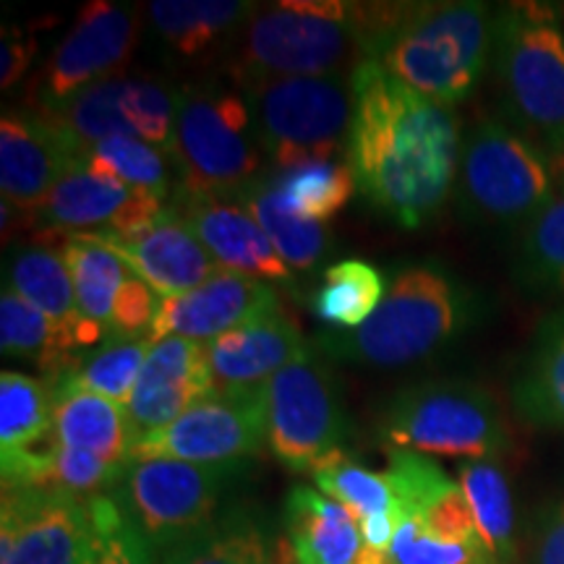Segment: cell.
I'll return each mask as SVG.
<instances>
[{
  "instance_id": "cell-1",
  "label": "cell",
  "mask_w": 564,
  "mask_h": 564,
  "mask_svg": "<svg viewBox=\"0 0 564 564\" xmlns=\"http://www.w3.org/2000/svg\"><path fill=\"white\" fill-rule=\"evenodd\" d=\"M350 84L348 162L358 192L400 228H421L457 183L463 139L455 112L400 84L377 61L358 63Z\"/></svg>"
},
{
  "instance_id": "cell-2",
  "label": "cell",
  "mask_w": 564,
  "mask_h": 564,
  "mask_svg": "<svg viewBox=\"0 0 564 564\" xmlns=\"http://www.w3.org/2000/svg\"><path fill=\"white\" fill-rule=\"evenodd\" d=\"M364 61L453 110L481 84L494 47V13L476 0L350 3Z\"/></svg>"
},
{
  "instance_id": "cell-3",
  "label": "cell",
  "mask_w": 564,
  "mask_h": 564,
  "mask_svg": "<svg viewBox=\"0 0 564 564\" xmlns=\"http://www.w3.org/2000/svg\"><path fill=\"white\" fill-rule=\"evenodd\" d=\"M474 293L436 262L394 267L387 293L364 327L316 337L329 358L373 369H403L434 356L474 324Z\"/></svg>"
},
{
  "instance_id": "cell-4",
  "label": "cell",
  "mask_w": 564,
  "mask_h": 564,
  "mask_svg": "<svg viewBox=\"0 0 564 564\" xmlns=\"http://www.w3.org/2000/svg\"><path fill=\"white\" fill-rule=\"evenodd\" d=\"M228 76L243 91L285 76H329L364 61L350 3L282 0L262 6L228 45Z\"/></svg>"
},
{
  "instance_id": "cell-5",
  "label": "cell",
  "mask_w": 564,
  "mask_h": 564,
  "mask_svg": "<svg viewBox=\"0 0 564 564\" xmlns=\"http://www.w3.org/2000/svg\"><path fill=\"white\" fill-rule=\"evenodd\" d=\"M494 74L505 108L539 141V150L564 160V26L549 3H507L494 17Z\"/></svg>"
},
{
  "instance_id": "cell-6",
  "label": "cell",
  "mask_w": 564,
  "mask_h": 564,
  "mask_svg": "<svg viewBox=\"0 0 564 564\" xmlns=\"http://www.w3.org/2000/svg\"><path fill=\"white\" fill-rule=\"evenodd\" d=\"M384 447L465 460H497L510 449V432L491 392L447 379L398 392L377 423Z\"/></svg>"
},
{
  "instance_id": "cell-7",
  "label": "cell",
  "mask_w": 564,
  "mask_h": 564,
  "mask_svg": "<svg viewBox=\"0 0 564 564\" xmlns=\"http://www.w3.org/2000/svg\"><path fill=\"white\" fill-rule=\"evenodd\" d=\"M251 112L238 91L194 84L175 95L173 158L181 178L178 194L236 199L262 167L251 141Z\"/></svg>"
},
{
  "instance_id": "cell-8",
  "label": "cell",
  "mask_w": 564,
  "mask_h": 564,
  "mask_svg": "<svg viewBox=\"0 0 564 564\" xmlns=\"http://www.w3.org/2000/svg\"><path fill=\"white\" fill-rule=\"evenodd\" d=\"M398 528L387 564H499L478 535L460 484L426 455L387 449Z\"/></svg>"
},
{
  "instance_id": "cell-9",
  "label": "cell",
  "mask_w": 564,
  "mask_h": 564,
  "mask_svg": "<svg viewBox=\"0 0 564 564\" xmlns=\"http://www.w3.org/2000/svg\"><path fill=\"white\" fill-rule=\"evenodd\" d=\"M253 137L282 173L333 162L348 147L350 76H285L246 89Z\"/></svg>"
},
{
  "instance_id": "cell-10",
  "label": "cell",
  "mask_w": 564,
  "mask_h": 564,
  "mask_svg": "<svg viewBox=\"0 0 564 564\" xmlns=\"http://www.w3.org/2000/svg\"><path fill=\"white\" fill-rule=\"evenodd\" d=\"M552 178L546 154L533 139L486 118L463 139L457 204L474 223H528L554 196Z\"/></svg>"
},
{
  "instance_id": "cell-11",
  "label": "cell",
  "mask_w": 564,
  "mask_h": 564,
  "mask_svg": "<svg viewBox=\"0 0 564 564\" xmlns=\"http://www.w3.org/2000/svg\"><path fill=\"white\" fill-rule=\"evenodd\" d=\"M238 474L241 465L144 460L131 463L110 494L162 554L220 518L217 510Z\"/></svg>"
},
{
  "instance_id": "cell-12",
  "label": "cell",
  "mask_w": 564,
  "mask_h": 564,
  "mask_svg": "<svg viewBox=\"0 0 564 564\" xmlns=\"http://www.w3.org/2000/svg\"><path fill=\"white\" fill-rule=\"evenodd\" d=\"M267 449L288 470L312 474L314 465L340 449L348 434L340 390L314 348L262 384Z\"/></svg>"
},
{
  "instance_id": "cell-13",
  "label": "cell",
  "mask_w": 564,
  "mask_h": 564,
  "mask_svg": "<svg viewBox=\"0 0 564 564\" xmlns=\"http://www.w3.org/2000/svg\"><path fill=\"white\" fill-rule=\"evenodd\" d=\"M267 447L264 392H209L188 405L171 426L141 436L131 463L183 460L199 465H241Z\"/></svg>"
},
{
  "instance_id": "cell-14",
  "label": "cell",
  "mask_w": 564,
  "mask_h": 564,
  "mask_svg": "<svg viewBox=\"0 0 564 564\" xmlns=\"http://www.w3.org/2000/svg\"><path fill=\"white\" fill-rule=\"evenodd\" d=\"M91 546L87 499L9 486L0 505V564H84Z\"/></svg>"
},
{
  "instance_id": "cell-15",
  "label": "cell",
  "mask_w": 564,
  "mask_h": 564,
  "mask_svg": "<svg viewBox=\"0 0 564 564\" xmlns=\"http://www.w3.org/2000/svg\"><path fill=\"white\" fill-rule=\"evenodd\" d=\"M91 147L51 112H3L0 118V192L21 215H37L47 194Z\"/></svg>"
},
{
  "instance_id": "cell-16",
  "label": "cell",
  "mask_w": 564,
  "mask_h": 564,
  "mask_svg": "<svg viewBox=\"0 0 564 564\" xmlns=\"http://www.w3.org/2000/svg\"><path fill=\"white\" fill-rule=\"evenodd\" d=\"M139 40V13L131 6L91 0L76 17L45 66V108H58L91 84L116 79Z\"/></svg>"
},
{
  "instance_id": "cell-17",
  "label": "cell",
  "mask_w": 564,
  "mask_h": 564,
  "mask_svg": "<svg viewBox=\"0 0 564 564\" xmlns=\"http://www.w3.org/2000/svg\"><path fill=\"white\" fill-rule=\"evenodd\" d=\"M278 312V291L270 282L217 270L194 291L160 299L158 316L147 340L154 345L165 337H186V340L207 345L230 329Z\"/></svg>"
},
{
  "instance_id": "cell-18",
  "label": "cell",
  "mask_w": 564,
  "mask_h": 564,
  "mask_svg": "<svg viewBox=\"0 0 564 564\" xmlns=\"http://www.w3.org/2000/svg\"><path fill=\"white\" fill-rule=\"evenodd\" d=\"M84 236L116 253L160 299L194 291L220 270L175 207H165L158 223L139 236L123 238L105 228Z\"/></svg>"
},
{
  "instance_id": "cell-19",
  "label": "cell",
  "mask_w": 564,
  "mask_h": 564,
  "mask_svg": "<svg viewBox=\"0 0 564 564\" xmlns=\"http://www.w3.org/2000/svg\"><path fill=\"white\" fill-rule=\"evenodd\" d=\"M173 207L196 232L220 270L249 274L272 285H293V270L282 262L262 225L238 199L175 194Z\"/></svg>"
},
{
  "instance_id": "cell-20",
  "label": "cell",
  "mask_w": 564,
  "mask_h": 564,
  "mask_svg": "<svg viewBox=\"0 0 564 564\" xmlns=\"http://www.w3.org/2000/svg\"><path fill=\"white\" fill-rule=\"evenodd\" d=\"M209 392H215V387L207 364V345L186 337H165L154 343L129 403L123 405L137 442L171 426L188 405L207 398Z\"/></svg>"
},
{
  "instance_id": "cell-21",
  "label": "cell",
  "mask_w": 564,
  "mask_h": 564,
  "mask_svg": "<svg viewBox=\"0 0 564 564\" xmlns=\"http://www.w3.org/2000/svg\"><path fill=\"white\" fill-rule=\"evenodd\" d=\"M306 350L299 324L280 308L207 343L212 387L215 392L257 390Z\"/></svg>"
},
{
  "instance_id": "cell-22",
  "label": "cell",
  "mask_w": 564,
  "mask_h": 564,
  "mask_svg": "<svg viewBox=\"0 0 564 564\" xmlns=\"http://www.w3.org/2000/svg\"><path fill=\"white\" fill-rule=\"evenodd\" d=\"M6 288L17 291L26 303L40 308L66 335L74 350L95 348L105 337L100 327L82 316L63 253L51 246H30V249L13 253L9 274H6Z\"/></svg>"
},
{
  "instance_id": "cell-23",
  "label": "cell",
  "mask_w": 564,
  "mask_h": 564,
  "mask_svg": "<svg viewBox=\"0 0 564 564\" xmlns=\"http://www.w3.org/2000/svg\"><path fill=\"white\" fill-rule=\"evenodd\" d=\"M137 194V188L89 171L82 162L55 183L34 220L42 225V238L47 241H61L70 232H89V228H97V225L112 230L121 223Z\"/></svg>"
},
{
  "instance_id": "cell-24",
  "label": "cell",
  "mask_w": 564,
  "mask_h": 564,
  "mask_svg": "<svg viewBox=\"0 0 564 564\" xmlns=\"http://www.w3.org/2000/svg\"><path fill=\"white\" fill-rule=\"evenodd\" d=\"M285 528L299 564H358L364 552L356 518L314 486L299 484L285 497Z\"/></svg>"
},
{
  "instance_id": "cell-25",
  "label": "cell",
  "mask_w": 564,
  "mask_h": 564,
  "mask_svg": "<svg viewBox=\"0 0 564 564\" xmlns=\"http://www.w3.org/2000/svg\"><path fill=\"white\" fill-rule=\"evenodd\" d=\"M53 394L51 436L55 444L129 468L137 436L123 405L82 390H53Z\"/></svg>"
},
{
  "instance_id": "cell-26",
  "label": "cell",
  "mask_w": 564,
  "mask_h": 564,
  "mask_svg": "<svg viewBox=\"0 0 564 564\" xmlns=\"http://www.w3.org/2000/svg\"><path fill=\"white\" fill-rule=\"evenodd\" d=\"M257 3L243 0H154L150 17L158 37L178 58L196 61L212 51H220L223 40L236 34Z\"/></svg>"
},
{
  "instance_id": "cell-27",
  "label": "cell",
  "mask_w": 564,
  "mask_h": 564,
  "mask_svg": "<svg viewBox=\"0 0 564 564\" xmlns=\"http://www.w3.org/2000/svg\"><path fill=\"white\" fill-rule=\"evenodd\" d=\"M514 411L541 429L564 432V312L539 327L533 350L514 379Z\"/></svg>"
},
{
  "instance_id": "cell-28",
  "label": "cell",
  "mask_w": 564,
  "mask_h": 564,
  "mask_svg": "<svg viewBox=\"0 0 564 564\" xmlns=\"http://www.w3.org/2000/svg\"><path fill=\"white\" fill-rule=\"evenodd\" d=\"M0 350L37 364L51 384L82 364L79 350H74L66 335L11 288H3L0 295Z\"/></svg>"
},
{
  "instance_id": "cell-29",
  "label": "cell",
  "mask_w": 564,
  "mask_h": 564,
  "mask_svg": "<svg viewBox=\"0 0 564 564\" xmlns=\"http://www.w3.org/2000/svg\"><path fill=\"white\" fill-rule=\"evenodd\" d=\"M63 262L68 267L70 282H74L76 303L84 319L100 327L105 337L110 335L112 308H116L118 293L131 278V270L116 253L102 249L100 243L89 241L84 232H70L61 238Z\"/></svg>"
},
{
  "instance_id": "cell-30",
  "label": "cell",
  "mask_w": 564,
  "mask_h": 564,
  "mask_svg": "<svg viewBox=\"0 0 564 564\" xmlns=\"http://www.w3.org/2000/svg\"><path fill=\"white\" fill-rule=\"evenodd\" d=\"M53 408L47 379L9 369L0 373V463L51 440Z\"/></svg>"
},
{
  "instance_id": "cell-31",
  "label": "cell",
  "mask_w": 564,
  "mask_h": 564,
  "mask_svg": "<svg viewBox=\"0 0 564 564\" xmlns=\"http://www.w3.org/2000/svg\"><path fill=\"white\" fill-rule=\"evenodd\" d=\"M384 293V274L377 267L364 259H345L324 270L312 306L333 333H352L371 319Z\"/></svg>"
},
{
  "instance_id": "cell-32",
  "label": "cell",
  "mask_w": 564,
  "mask_h": 564,
  "mask_svg": "<svg viewBox=\"0 0 564 564\" xmlns=\"http://www.w3.org/2000/svg\"><path fill=\"white\" fill-rule=\"evenodd\" d=\"M457 484L474 514L478 535L499 564L514 560V507L505 470L497 460H463Z\"/></svg>"
},
{
  "instance_id": "cell-33",
  "label": "cell",
  "mask_w": 564,
  "mask_h": 564,
  "mask_svg": "<svg viewBox=\"0 0 564 564\" xmlns=\"http://www.w3.org/2000/svg\"><path fill=\"white\" fill-rule=\"evenodd\" d=\"M160 564H278V556L251 518L225 514L162 552Z\"/></svg>"
},
{
  "instance_id": "cell-34",
  "label": "cell",
  "mask_w": 564,
  "mask_h": 564,
  "mask_svg": "<svg viewBox=\"0 0 564 564\" xmlns=\"http://www.w3.org/2000/svg\"><path fill=\"white\" fill-rule=\"evenodd\" d=\"M246 209L251 212L253 220L262 225V230L270 236V241L291 270H312L316 262L329 249V232L319 223L301 220L291 212L282 209L274 192L272 181H257L241 196H236Z\"/></svg>"
},
{
  "instance_id": "cell-35",
  "label": "cell",
  "mask_w": 564,
  "mask_h": 564,
  "mask_svg": "<svg viewBox=\"0 0 564 564\" xmlns=\"http://www.w3.org/2000/svg\"><path fill=\"white\" fill-rule=\"evenodd\" d=\"M272 186L278 192L282 209L301 220L319 225L340 215L358 188L350 162L343 160L314 162V165L285 171L272 178Z\"/></svg>"
},
{
  "instance_id": "cell-36",
  "label": "cell",
  "mask_w": 564,
  "mask_h": 564,
  "mask_svg": "<svg viewBox=\"0 0 564 564\" xmlns=\"http://www.w3.org/2000/svg\"><path fill=\"white\" fill-rule=\"evenodd\" d=\"M316 489L343 505L358 525L373 523V520H398L394 507V491L387 474H373L356 460H350L343 449H335L312 470Z\"/></svg>"
},
{
  "instance_id": "cell-37",
  "label": "cell",
  "mask_w": 564,
  "mask_h": 564,
  "mask_svg": "<svg viewBox=\"0 0 564 564\" xmlns=\"http://www.w3.org/2000/svg\"><path fill=\"white\" fill-rule=\"evenodd\" d=\"M150 350L152 343L147 337H139V340H108L89 358H84L76 369L55 379L51 387L53 390L91 392L118 405H126Z\"/></svg>"
},
{
  "instance_id": "cell-38",
  "label": "cell",
  "mask_w": 564,
  "mask_h": 564,
  "mask_svg": "<svg viewBox=\"0 0 564 564\" xmlns=\"http://www.w3.org/2000/svg\"><path fill=\"white\" fill-rule=\"evenodd\" d=\"M514 274L528 291L564 293V183L525 223Z\"/></svg>"
},
{
  "instance_id": "cell-39",
  "label": "cell",
  "mask_w": 564,
  "mask_h": 564,
  "mask_svg": "<svg viewBox=\"0 0 564 564\" xmlns=\"http://www.w3.org/2000/svg\"><path fill=\"white\" fill-rule=\"evenodd\" d=\"M45 110L70 133H76L87 147L116 137L137 139V131H133L123 110V76L91 84L79 95L70 97L68 102Z\"/></svg>"
},
{
  "instance_id": "cell-40",
  "label": "cell",
  "mask_w": 564,
  "mask_h": 564,
  "mask_svg": "<svg viewBox=\"0 0 564 564\" xmlns=\"http://www.w3.org/2000/svg\"><path fill=\"white\" fill-rule=\"evenodd\" d=\"M91 546L84 564H160V554L112 494L87 499Z\"/></svg>"
},
{
  "instance_id": "cell-41",
  "label": "cell",
  "mask_w": 564,
  "mask_h": 564,
  "mask_svg": "<svg viewBox=\"0 0 564 564\" xmlns=\"http://www.w3.org/2000/svg\"><path fill=\"white\" fill-rule=\"evenodd\" d=\"M84 165L89 171L121 181L126 186L137 188V192L160 196V199H165L167 186H171L165 154L141 139H105L100 144L91 147Z\"/></svg>"
},
{
  "instance_id": "cell-42",
  "label": "cell",
  "mask_w": 564,
  "mask_h": 564,
  "mask_svg": "<svg viewBox=\"0 0 564 564\" xmlns=\"http://www.w3.org/2000/svg\"><path fill=\"white\" fill-rule=\"evenodd\" d=\"M123 110L137 131V139L171 154L175 126V97L171 91L154 79L123 76Z\"/></svg>"
},
{
  "instance_id": "cell-43",
  "label": "cell",
  "mask_w": 564,
  "mask_h": 564,
  "mask_svg": "<svg viewBox=\"0 0 564 564\" xmlns=\"http://www.w3.org/2000/svg\"><path fill=\"white\" fill-rule=\"evenodd\" d=\"M158 306V293L131 272V278L118 293L116 308H112L108 340H139V337L150 335Z\"/></svg>"
},
{
  "instance_id": "cell-44",
  "label": "cell",
  "mask_w": 564,
  "mask_h": 564,
  "mask_svg": "<svg viewBox=\"0 0 564 564\" xmlns=\"http://www.w3.org/2000/svg\"><path fill=\"white\" fill-rule=\"evenodd\" d=\"M528 564H564V502H552L531 525Z\"/></svg>"
},
{
  "instance_id": "cell-45",
  "label": "cell",
  "mask_w": 564,
  "mask_h": 564,
  "mask_svg": "<svg viewBox=\"0 0 564 564\" xmlns=\"http://www.w3.org/2000/svg\"><path fill=\"white\" fill-rule=\"evenodd\" d=\"M34 55V42L24 37L19 26H3V40H0V84L9 89L26 74Z\"/></svg>"
}]
</instances>
